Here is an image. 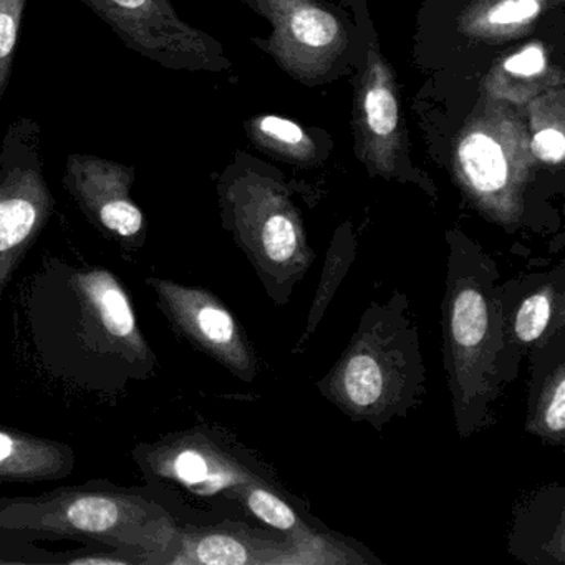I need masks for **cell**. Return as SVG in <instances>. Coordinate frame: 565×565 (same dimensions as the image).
Listing matches in <instances>:
<instances>
[{
    "instance_id": "cell-1",
    "label": "cell",
    "mask_w": 565,
    "mask_h": 565,
    "mask_svg": "<svg viewBox=\"0 0 565 565\" xmlns=\"http://www.w3.org/2000/svg\"><path fill=\"white\" fill-rule=\"evenodd\" d=\"M180 525L151 495L88 482L29 498H0L2 531L42 532L107 545L137 564H163Z\"/></svg>"
},
{
    "instance_id": "cell-2",
    "label": "cell",
    "mask_w": 565,
    "mask_h": 565,
    "mask_svg": "<svg viewBox=\"0 0 565 565\" xmlns=\"http://www.w3.org/2000/svg\"><path fill=\"white\" fill-rule=\"evenodd\" d=\"M534 158L522 108L484 97L452 145L456 183L468 200L498 223H515L524 211Z\"/></svg>"
},
{
    "instance_id": "cell-3",
    "label": "cell",
    "mask_w": 565,
    "mask_h": 565,
    "mask_svg": "<svg viewBox=\"0 0 565 565\" xmlns=\"http://www.w3.org/2000/svg\"><path fill=\"white\" fill-rule=\"evenodd\" d=\"M55 210L42 158V128L19 117L0 145V303L9 280Z\"/></svg>"
},
{
    "instance_id": "cell-4",
    "label": "cell",
    "mask_w": 565,
    "mask_h": 565,
    "mask_svg": "<svg viewBox=\"0 0 565 565\" xmlns=\"http://www.w3.org/2000/svg\"><path fill=\"white\" fill-rule=\"evenodd\" d=\"M446 366L456 408L488 403L498 386L501 317L478 276L451 274L445 323Z\"/></svg>"
},
{
    "instance_id": "cell-5",
    "label": "cell",
    "mask_w": 565,
    "mask_h": 565,
    "mask_svg": "<svg viewBox=\"0 0 565 565\" xmlns=\"http://www.w3.org/2000/svg\"><path fill=\"white\" fill-rule=\"evenodd\" d=\"M135 54L170 71L220 72L223 47L186 24L170 0H81Z\"/></svg>"
},
{
    "instance_id": "cell-6",
    "label": "cell",
    "mask_w": 565,
    "mask_h": 565,
    "mask_svg": "<svg viewBox=\"0 0 565 565\" xmlns=\"http://www.w3.org/2000/svg\"><path fill=\"white\" fill-rule=\"evenodd\" d=\"M270 22L267 49L286 74L300 84L326 81L349 47L339 14L320 0H244Z\"/></svg>"
},
{
    "instance_id": "cell-7",
    "label": "cell",
    "mask_w": 565,
    "mask_h": 565,
    "mask_svg": "<svg viewBox=\"0 0 565 565\" xmlns=\"http://www.w3.org/2000/svg\"><path fill=\"white\" fill-rule=\"evenodd\" d=\"M71 290L81 307L82 333L87 337L82 349L115 360L130 379H147L154 355L120 280L100 267L74 270Z\"/></svg>"
},
{
    "instance_id": "cell-8",
    "label": "cell",
    "mask_w": 565,
    "mask_h": 565,
    "mask_svg": "<svg viewBox=\"0 0 565 565\" xmlns=\"http://www.w3.org/2000/svg\"><path fill=\"white\" fill-rule=\"evenodd\" d=\"M224 207L234 231L263 260L286 267L302 259V223L286 191L259 174H230L221 186Z\"/></svg>"
},
{
    "instance_id": "cell-9",
    "label": "cell",
    "mask_w": 565,
    "mask_h": 565,
    "mask_svg": "<svg viewBox=\"0 0 565 565\" xmlns=\"http://www.w3.org/2000/svg\"><path fill=\"white\" fill-rule=\"evenodd\" d=\"M137 170L128 164L95 157L68 154L64 183L88 221L124 249L138 250L147 239V221L134 198Z\"/></svg>"
},
{
    "instance_id": "cell-10",
    "label": "cell",
    "mask_w": 565,
    "mask_h": 565,
    "mask_svg": "<svg viewBox=\"0 0 565 565\" xmlns=\"http://www.w3.org/2000/svg\"><path fill=\"white\" fill-rule=\"evenodd\" d=\"M353 134L359 160L375 177L392 180L406 157V134L399 110L395 71L376 44L366 52L365 67L353 102Z\"/></svg>"
},
{
    "instance_id": "cell-11",
    "label": "cell",
    "mask_w": 565,
    "mask_h": 565,
    "mask_svg": "<svg viewBox=\"0 0 565 565\" xmlns=\"http://www.w3.org/2000/svg\"><path fill=\"white\" fill-rule=\"evenodd\" d=\"M147 282L157 292L164 316L191 343L237 376H253V356L246 340L230 310L216 297L173 280L148 277Z\"/></svg>"
},
{
    "instance_id": "cell-12",
    "label": "cell",
    "mask_w": 565,
    "mask_h": 565,
    "mask_svg": "<svg viewBox=\"0 0 565 565\" xmlns=\"http://www.w3.org/2000/svg\"><path fill=\"white\" fill-rule=\"evenodd\" d=\"M405 355L393 340L363 330L329 379V395L355 416L380 418L405 393Z\"/></svg>"
},
{
    "instance_id": "cell-13",
    "label": "cell",
    "mask_w": 565,
    "mask_h": 565,
    "mask_svg": "<svg viewBox=\"0 0 565 565\" xmlns=\"http://www.w3.org/2000/svg\"><path fill=\"white\" fill-rule=\"evenodd\" d=\"M135 461L153 486L180 488L196 495H213L246 479L201 433L170 435L137 446Z\"/></svg>"
},
{
    "instance_id": "cell-14",
    "label": "cell",
    "mask_w": 565,
    "mask_h": 565,
    "mask_svg": "<svg viewBox=\"0 0 565 565\" xmlns=\"http://www.w3.org/2000/svg\"><path fill=\"white\" fill-rule=\"evenodd\" d=\"M564 84V72L552 64L541 41L527 42L498 58L482 81L486 97L518 108H524L532 98Z\"/></svg>"
},
{
    "instance_id": "cell-15",
    "label": "cell",
    "mask_w": 565,
    "mask_h": 565,
    "mask_svg": "<svg viewBox=\"0 0 565 565\" xmlns=\"http://www.w3.org/2000/svg\"><path fill=\"white\" fill-rule=\"evenodd\" d=\"M562 0H471L458 15L459 34L481 44L524 38Z\"/></svg>"
},
{
    "instance_id": "cell-16",
    "label": "cell",
    "mask_w": 565,
    "mask_h": 565,
    "mask_svg": "<svg viewBox=\"0 0 565 565\" xmlns=\"http://www.w3.org/2000/svg\"><path fill=\"white\" fill-rule=\"evenodd\" d=\"M74 468L71 446L0 426V482L57 481Z\"/></svg>"
},
{
    "instance_id": "cell-17",
    "label": "cell",
    "mask_w": 565,
    "mask_h": 565,
    "mask_svg": "<svg viewBox=\"0 0 565 565\" xmlns=\"http://www.w3.org/2000/svg\"><path fill=\"white\" fill-rule=\"evenodd\" d=\"M529 150L545 167H561L565 158V87L551 88L524 107Z\"/></svg>"
},
{
    "instance_id": "cell-18",
    "label": "cell",
    "mask_w": 565,
    "mask_h": 565,
    "mask_svg": "<svg viewBox=\"0 0 565 565\" xmlns=\"http://www.w3.org/2000/svg\"><path fill=\"white\" fill-rule=\"evenodd\" d=\"M250 140L259 150L294 164H312L317 148L310 135L296 121L279 115H257L246 125Z\"/></svg>"
},
{
    "instance_id": "cell-19",
    "label": "cell",
    "mask_w": 565,
    "mask_h": 565,
    "mask_svg": "<svg viewBox=\"0 0 565 565\" xmlns=\"http://www.w3.org/2000/svg\"><path fill=\"white\" fill-rule=\"evenodd\" d=\"M557 299L551 286L529 294L519 303L512 319V333L522 345L539 342L547 332L554 316V302Z\"/></svg>"
},
{
    "instance_id": "cell-20",
    "label": "cell",
    "mask_w": 565,
    "mask_h": 565,
    "mask_svg": "<svg viewBox=\"0 0 565 565\" xmlns=\"http://www.w3.org/2000/svg\"><path fill=\"white\" fill-rule=\"evenodd\" d=\"M548 382L542 385L539 392L537 403L534 406L532 423L537 426V433L541 435L557 436L562 439L565 429V376L564 366H557L552 375H548Z\"/></svg>"
},
{
    "instance_id": "cell-21",
    "label": "cell",
    "mask_w": 565,
    "mask_h": 565,
    "mask_svg": "<svg viewBox=\"0 0 565 565\" xmlns=\"http://www.w3.org/2000/svg\"><path fill=\"white\" fill-rule=\"evenodd\" d=\"M28 0H0V102L11 82Z\"/></svg>"
},
{
    "instance_id": "cell-22",
    "label": "cell",
    "mask_w": 565,
    "mask_h": 565,
    "mask_svg": "<svg viewBox=\"0 0 565 565\" xmlns=\"http://www.w3.org/2000/svg\"><path fill=\"white\" fill-rule=\"evenodd\" d=\"M244 498H246V504L250 512L256 514L260 521L269 524L270 527L284 532L302 531L292 509L273 492L263 488H250L249 491H246Z\"/></svg>"
},
{
    "instance_id": "cell-23",
    "label": "cell",
    "mask_w": 565,
    "mask_h": 565,
    "mask_svg": "<svg viewBox=\"0 0 565 565\" xmlns=\"http://www.w3.org/2000/svg\"><path fill=\"white\" fill-rule=\"evenodd\" d=\"M65 564H77V565H114V564H137L134 561V557L125 554V552L117 551V548H111V552L105 554V552H100V554H88V555H75V557L65 558Z\"/></svg>"
}]
</instances>
